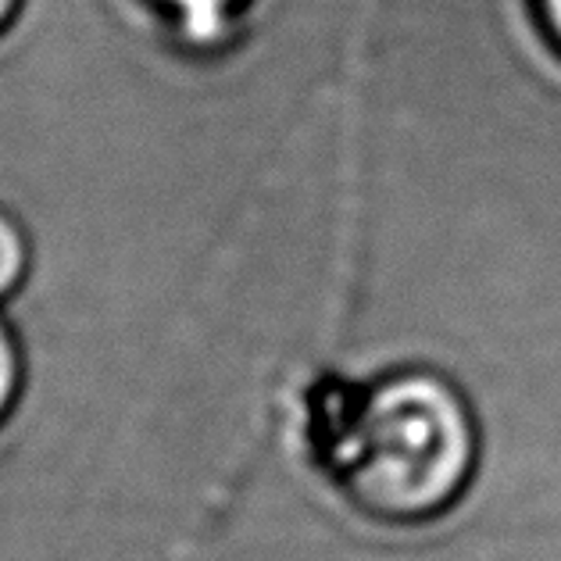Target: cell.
<instances>
[{"label": "cell", "instance_id": "obj_6", "mask_svg": "<svg viewBox=\"0 0 561 561\" xmlns=\"http://www.w3.org/2000/svg\"><path fill=\"white\" fill-rule=\"evenodd\" d=\"M15 8H19V0H0V33L8 30V22H11V15H15Z\"/></svg>", "mask_w": 561, "mask_h": 561}, {"label": "cell", "instance_id": "obj_3", "mask_svg": "<svg viewBox=\"0 0 561 561\" xmlns=\"http://www.w3.org/2000/svg\"><path fill=\"white\" fill-rule=\"evenodd\" d=\"M30 268V243H25L19 222L0 211V300L19 290Z\"/></svg>", "mask_w": 561, "mask_h": 561}, {"label": "cell", "instance_id": "obj_5", "mask_svg": "<svg viewBox=\"0 0 561 561\" xmlns=\"http://www.w3.org/2000/svg\"><path fill=\"white\" fill-rule=\"evenodd\" d=\"M540 11H543L547 33H551L554 47L561 50V0H540Z\"/></svg>", "mask_w": 561, "mask_h": 561}, {"label": "cell", "instance_id": "obj_1", "mask_svg": "<svg viewBox=\"0 0 561 561\" xmlns=\"http://www.w3.org/2000/svg\"><path fill=\"white\" fill-rule=\"evenodd\" d=\"M479 436L469 401L430 368L376 379L333 444V476L379 523H426L469 486Z\"/></svg>", "mask_w": 561, "mask_h": 561}, {"label": "cell", "instance_id": "obj_2", "mask_svg": "<svg viewBox=\"0 0 561 561\" xmlns=\"http://www.w3.org/2000/svg\"><path fill=\"white\" fill-rule=\"evenodd\" d=\"M175 22L186 44H218L229 30V19L240 0H150Z\"/></svg>", "mask_w": 561, "mask_h": 561}, {"label": "cell", "instance_id": "obj_4", "mask_svg": "<svg viewBox=\"0 0 561 561\" xmlns=\"http://www.w3.org/2000/svg\"><path fill=\"white\" fill-rule=\"evenodd\" d=\"M19 376H22V365H19L15 340H11L8 325L0 322V422L8 419L11 404H15V397H19Z\"/></svg>", "mask_w": 561, "mask_h": 561}]
</instances>
